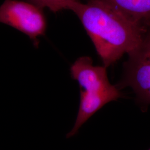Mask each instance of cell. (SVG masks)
I'll use <instances>...</instances> for the list:
<instances>
[{
  "label": "cell",
  "mask_w": 150,
  "mask_h": 150,
  "mask_svg": "<svg viewBox=\"0 0 150 150\" xmlns=\"http://www.w3.org/2000/svg\"><path fill=\"white\" fill-rule=\"evenodd\" d=\"M67 9L79 17L106 68L133 52L145 38L141 23L101 0L87 4L77 0Z\"/></svg>",
  "instance_id": "obj_1"
},
{
  "label": "cell",
  "mask_w": 150,
  "mask_h": 150,
  "mask_svg": "<svg viewBox=\"0 0 150 150\" xmlns=\"http://www.w3.org/2000/svg\"><path fill=\"white\" fill-rule=\"evenodd\" d=\"M120 90H132L137 102L142 107L150 105V35L145 36L139 47L129 54L123 75L116 85Z\"/></svg>",
  "instance_id": "obj_3"
},
{
  "label": "cell",
  "mask_w": 150,
  "mask_h": 150,
  "mask_svg": "<svg viewBox=\"0 0 150 150\" xmlns=\"http://www.w3.org/2000/svg\"><path fill=\"white\" fill-rule=\"evenodd\" d=\"M40 8L47 7L54 12L67 9L68 6L77 0H30Z\"/></svg>",
  "instance_id": "obj_6"
},
{
  "label": "cell",
  "mask_w": 150,
  "mask_h": 150,
  "mask_svg": "<svg viewBox=\"0 0 150 150\" xmlns=\"http://www.w3.org/2000/svg\"><path fill=\"white\" fill-rule=\"evenodd\" d=\"M72 78L80 87V103L74 127L67 137L74 136L81 127L105 105L117 100L122 93L108 80L107 68L95 66L88 56L81 57L70 69Z\"/></svg>",
  "instance_id": "obj_2"
},
{
  "label": "cell",
  "mask_w": 150,
  "mask_h": 150,
  "mask_svg": "<svg viewBox=\"0 0 150 150\" xmlns=\"http://www.w3.org/2000/svg\"><path fill=\"white\" fill-rule=\"evenodd\" d=\"M0 23L23 32L36 46L38 38L44 35L46 29L41 8L19 0H5L0 6Z\"/></svg>",
  "instance_id": "obj_4"
},
{
  "label": "cell",
  "mask_w": 150,
  "mask_h": 150,
  "mask_svg": "<svg viewBox=\"0 0 150 150\" xmlns=\"http://www.w3.org/2000/svg\"><path fill=\"white\" fill-rule=\"evenodd\" d=\"M150 150V149H149V150Z\"/></svg>",
  "instance_id": "obj_7"
},
{
  "label": "cell",
  "mask_w": 150,
  "mask_h": 150,
  "mask_svg": "<svg viewBox=\"0 0 150 150\" xmlns=\"http://www.w3.org/2000/svg\"><path fill=\"white\" fill-rule=\"evenodd\" d=\"M134 21L150 18V0H101Z\"/></svg>",
  "instance_id": "obj_5"
}]
</instances>
